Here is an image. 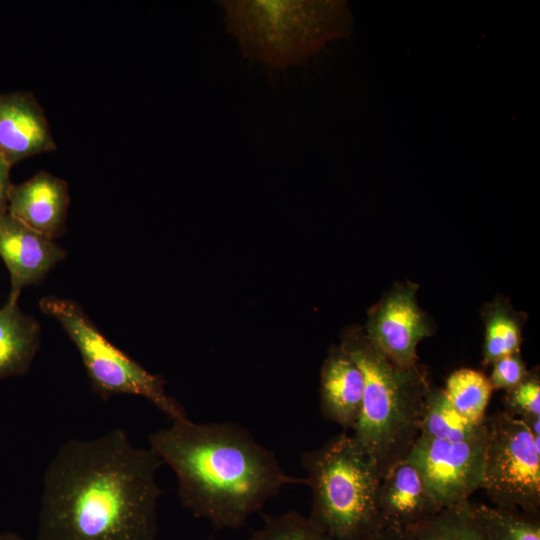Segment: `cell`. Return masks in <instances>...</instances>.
<instances>
[{
	"label": "cell",
	"instance_id": "cell-1",
	"mask_svg": "<svg viewBox=\"0 0 540 540\" xmlns=\"http://www.w3.org/2000/svg\"><path fill=\"white\" fill-rule=\"evenodd\" d=\"M162 465L121 428L67 440L44 472L35 540H156Z\"/></svg>",
	"mask_w": 540,
	"mask_h": 540
},
{
	"label": "cell",
	"instance_id": "cell-2",
	"mask_svg": "<svg viewBox=\"0 0 540 540\" xmlns=\"http://www.w3.org/2000/svg\"><path fill=\"white\" fill-rule=\"evenodd\" d=\"M149 447L175 473L181 504L217 529H238L283 487L306 485L237 423L185 415L151 433Z\"/></svg>",
	"mask_w": 540,
	"mask_h": 540
},
{
	"label": "cell",
	"instance_id": "cell-3",
	"mask_svg": "<svg viewBox=\"0 0 540 540\" xmlns=\"http://www.w3.org/2000/svg\"><path fill=\"white\" fill-rule=\"evenodd\" d=\"M340 346L364 376L361 411L351 435L371 457L382 478L406 457L417 439L431 385L418 364L395 365L361 329L346 333Z\"/></svg>",
	"mask_w": 540,
	"mask_h": 540
},
{
	"label": "cell",
	"instance_id": "cell-4",
	"mask_svg": "<svg viewBox=\"0 0 540 540\" xmlns=\"http://www.w3.org/2000/svg\"><path fill=\"white\" fill-rule=\"evenodd\" d=\"M228 31L244 57L284 69L317 54L333 39L349 37L346 1H219Z\"/></svg>",
	"mask_w": 540,
	"mask_h": 540
},
{
	"label": "cell",
	"instance_id": "cell-5",
	"mask_svg": "<svg viewBox=\"0 0 540 540\" xmlns=\"http://www.w3.org/2000/svg\"><path fill=\"white\" fill-rule=\"evenodd\" d=\"M312 494L310 520L331 540H368L382 523L377 507L379 472L351 434L340 433L304 452Z\"/></svg>",
	"mask_w": 540,
	"mask_h": 540
},
{
	"label": "cell",
	"instance_id": "cell-6",
	"mask_svg": "<svg viewBox=\"0 0 540 540\" xmlns=\"http://www.w3.org/2000/svg\"><path fill=\"white\" fill-rule=\"evenodd\" d=\"M40 309L57 320L77 348L91 387L102 399L134 395L149 400L170 420L185 416L183 406L168 395L165 382L114 346L76 302L47 296Z\"/></svg>",
	"mask_w": 540,
	"mask_h": 540
},
{
	"label": "cell",
	"instance_id": "cell-7",
	"mask_svg": "<svg viewBox=\"0 0 540 540\" xmlns=\"http://www.w3.org/2000/svg\"><path fill=\"white\" fill-rule=\"evenodd\" d=\"M539 439L505 411L487 417L481 489L495 506L539 516Z\"/></svg>",
	"mask_w": 540,
	"mask_h": 540
},
{
	"label": "cell",
	"instance_id": "cell-8",
	"mask_svg": "<svg viewBox=\"0 0 540 540\" xmlns=\"http://www.w3.org/2000/svg\"><path fill=\"white\" fill-rule=\"evenodd\" d=\"M486 441L487 432L461 441L418 435L406 457L418 466L444 508L468 500L481 488Z\"/></svg>",
	"mask_w": 540,
	"mask_h": 540
},
{
	"label": "cell",
	"instance_id": "cell-9",
	"mask_svg": "<svg viewBox=\"0 0 540 540\" xmlns=\"http://www.w3.org/2000/svg\"><path fill=\"white\" fill-rule=\"evenodd\" d=\"M418 285L395 284L369 311L365 334L370 343L399 367L417 365L419 342L433 334L430 318L417 303Z\"/></svg>",
	"mask_w": 540,
	"mask_h": 540
},
{
	"label": "cell",
	"instance_id": "cell-10",
	"mask_svg": "<svg viewBox=\"0 0 540 540\" xmlns=\"http://www.w3.org/2000/svg\"><path fill=\"white\" fill-rule=\"evenodd\" d=\"M0 256L11 280L7 301L16 303L22 289L41 282L65 258L66 252L6 210L0 212Z\"/></svg>",
	"mask_w": 540,
	"mask_h": 540
},
{
	"label": "cell",
	"instance_id": "cell-11",
	"mask_svg": "<svg viewBox=\"0 0 540 540\" xmlns=\"http://www.w3.org/2000/svg\"><path fill=\"white\" fill-rule=\"evenodd\" d=\"M377 507L382 526L402 530L426 521L442 509L420 469L408 457L380 479Z\"/></svg>",
	"mask_w": 540,
	"mask_h": 540
},
{
	"label": "cell",
	"instance_id": "cell-12",
	"mask_svg": "<svg viewBox=\"0 0 540 540\" xmlns=\"http://www.w3.org/2000/svg\"><path fill=\"white\" fill-rule=\"evenodd\" d=\"M56 147L45 112L32 93H0V156L11 167Z\"/></svg>",
	"mask_w": 540,
	"mask_h": 540
},
{
	"label": "cell",
	"instance_id": "cell-13",
	"mask_svg": "<svg viewBox=\"0 0 540 540\" xmlns=\"http://www.w3.org/2000/svg\"><path fill=\"white\" fill-rule=\"evenodd\" d=\"M69 203L66 181L41 171L12 186L7 211L32 230L53 240L65 230Z\"/></svg>",
	"mask_w": 540,
	"mask_h": 540
},
{
	"label": "cell",
	"instance_id": "cell-14",
	"mask_svg": "<svg viewBox=\"0 0 540 540\" xmlns=\"http://www.w3.org/2000/svg\"><path fill=\"white\" fill-rule=\"evenodd\" d=\"M364 376L354 359L335 346L323 363L320 376V409L325 419L345 431L356 425L362 406Z\"/></svg>",
	"mask_w": 540,
	"mask_h": 540
},
{
	"label": "cell",
	"instance_id": "cell-15",
	"mask_svg": "<svg viewBox=\"0 0 540 540\" xmlns=\"http://www.w3.org/2000/svg\"><path fill=\"white\" fill-rule=\"evenodd\" d=\"M40 344L38 322L25 315L17 302L0 309V380L25 374Z\"/></svg>",
	"mask_w": 540,
	"mask_h": 540
},
{
	"label": "cell",
	"instance_id": "cell-16",
	"mask_svg": "<svg viewBox=\"0 0 540 540\" xmlns=\"http://www.w3.org/2000/svg\"><path fill=\"white\" fill-rule=\"evenodd\" d=\"M407 532L414 540H490L469 499L442 508Z\"/></svg>",
	"mask_w": 540,
	"mask_h": 540
},
{
	"label": "cell",
	"instance_id": "cell-17",
	"mask_svg": "<svg viewBox=\"0 0 540 540\" xmlns=\"http://www.w3.org/2000/svg\"><path fill=\"white\" fill-rule=\"evenodd\" d=\"M487 432V419L472 423L462 417L450 404L443 389L429 391L419 435L433 439L461 441Z\"/></svg>",
	"mask_w": 540,
	"mask_h": 540
},
{
	"label": "cell",
	"instance_id": "cell-18",
	"mask_svg": "<svg viewBox=\"0 0 540 540\" xmlns=\"http://www.w3.org/2000/svg\"><path fill=\"white\" fill-rule=\"evenodd\" d=\"M485 337L483 345V364H493L496 360L520 352L521 317L510 304L495 300L484 308Z\"/></svg>",
	"mask_w": 540,
	"mask_h": 540
},
{
	"label": "cell",
	"instance_id": "cell-19",
	"mask_svg": "<svg viewBox=\"0 0 540 540\" xmlns=\"http://www.w3.org/2000/svg\"><path fill=\"white\" fill-rule=\"evenodd\" d=\"M453 408L472 423H483L492 394L489 378L480 371L462 368L450 374L443 388Z\"/></svg>",
	"mask_w": 540,
	"mask_h": 540
},
{
	"label": "cell",
	"instance_id": "cell-20",
	"mask_svg": "<svg viewBox=\"0 0 540 540\" xmlns=\"http://www.w3.org/2000/svg\"><path fill=\"white\" fill-rule=\"evenodd\" d=\"M472 509L490 540H540L539 516L473 502Z\"/></svg>",
	"mask_w": 540,
	"mask_h": 540
},
{
	"label": "cell",
	"instance_id": "cell-21",
	"mask_svg": "<svg viewBox=\"0 0 540 540\" xmlns=\"http://www.w3.org/2000/svg\"><path fill=\"white\" fill-rule=\"evenodd\" d=\"M249 540H331L311 520L297 511L264 515L261 528Z\"/></svg>",
	"mask_w": 540,
	"mask_h": 540
},
{
	"label": "cell",
	"instance_id": "cell-22",
	"mask_svg": "<svg viewBox=\"0 0 540 540\" xmlns=\"http://www.w3.org/2000/svg\"><path fill=\"white\" fill-rule=\"evenodd\" d=\"M508 414L523 420L540 417V380L536 372H528L526 378L510 389L505 397Z\"/></svg>",
	"mask_w": 540,
	"mask_h": 540
},
{
	"label": "cell",
	"instance_id": "cell-23",
	"mask_svg": "<svg viewBox=\"0 0 540 540\" xmlns=\"http://www.w3.org/2000/svg\"><path fill=\"white\" fill-rule=\"evenodd\" d=\"M492 366L489 381L493 390L508 391L521 383L528 374L520 352L506 355L496 360Z\"/></svg>",
	"mask_w": 540,
	"mask_h": 540
},
{
	"label": "cell",
	"instance_id": "cell-24",
	"mask_svg": "<svg viewBox=\"0 0 540 540\" xmlns=\"http://www.w3.org/2000/svg\"><path fill=\"white\" fill-rule=\"evenodd\" d=\"M10 169L11 166L0 156V212L7 210L9 193L13 186Z\"/></svg>",
	"mask_w": 540,
	"mask_h": 540
},
{
	"label": "cell",
	"instance_id": "cell-25",
	"mask_svg": "<svg viewBox=\"0 0 540 540\" xmlns=\"http://www.w3.org/2000/svg\"><path fill=\"white\" fill-rule=\"evenodd\" d=\"M368 540H414L407 530L383 526Z\"/></svg>",
	"mask_w": 540,
	"mask_h": 540
},
{
	"label": "cell",
	"instance_id": "cell-26",
	"mask_svg": "<svg viewBox=\"0 0 540 540\" xmlns=\"http://www.w3.org/2000/svg\"><path fill=\"white\" fill-rule=\"evenodd\" d=\"M0 540H26V539L12 532H4V533H0Z\"/></svg>",
	"mask_w": 540,
	"mask_h": 540
}]
</instances>
